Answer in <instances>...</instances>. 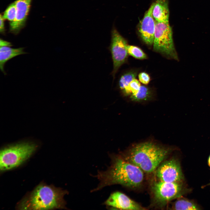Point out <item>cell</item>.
<instances>
[{
	"label": "cell",
	"mask_w": 210,
	"mask_h": 210,
	"mask_svg": "<svg viewBox=\"0 0 210 210\" xmlns=\"http://www.w3.org/2000/svg\"><path fill=\"white\" fill-rule=\"evenodd\" d=\"M109 156L110 166L105 171H98L94 176L99 182L91 192L116 184L132 188L140 187L144 179V172L140 168L126 160L120 154H110Z\"/></svg>",
	"instance_id": "6da1fadb"
},
{
	"label": "cell",
	"mask_w": 210,
	"mask_h": 210,
	"mask_svg": "<svg viewBox=\"0 0 210 210\" xmlns=\"http://www.w3.org/2000/svg\"><path fill=\"white\" fill-rule=\"evenodd\" d=\"M172 149L152 142L138 144L126 153H120L126 160L137 166L144 172H155L167 158Z\"/></svg>",
	"instance_id": "7a4b0ae2"
},
{
	"label": "cell",
	"mask_w": 210,
	"mask_h": 210,
	"mask_svg": "<svg viewBox=\"0 0 210 210\" xmlns=\"http://www.w3.org/2000/svg\"><path fill=\"white\" fill-rule=\"evenodd\" d=\"M68 193L61 188L41 183L21 200L17 207L24 210L66 209L64 197Z\"/></svg>",
	"instance_id": "3957f363"
},
{
	"label": "cell",
	"mask_w": 210,
	"mask_h": 210,
	"mask_svg": "<svg viewBox=\"0 0 210 210\" xmlns=\"http://www.w3.org/2000/svg\"><path fill=\"white\" fill-rule=\"evenodd\" d=\"M37 147L35 144L23 142L3 148L0 153V171L8 170L19 166L31 156Z\"/></svg>",
	"instance_id": "277c9868"
},
{
	"label": "cell",
	"mask_w": 210,
	"mask_h": 210,
	"mask_svg": "<svg viewBox=\"0 0 210 210\" xmlns=\"http://www.w3.org/2000/svg\"><path fill=\"white\" fill-rule=\"evenodd\" d=\"M153 45L154 51L168 59L179 60L174 43L172 28L169 22L156 21Z\"/></svg>",
	"instance_id": "5b68a950"
},
{
	"label": "cell",
	"mask_w": 210,
	"mask_h": 210,
	"mask_svg": "<svg viewBox=\"0 0 210 210\" xmlns=\"http://www.w3.org/2000/svg\"><path fill=\"white\" fill-rule=\"evenodd\" d=\"M151 189L155 202L160 204L180 197L187 192L183 182H167L158 180L153 183Z\"/></svg>",
	"instance_id": "8992f818"
},
{
	"label": "cell",
	"mask_w": 210,
	"mask_h": 210,
	"mask_svg": "<svg viewBox=\"0 0 210 210\" xmlns=\"http://www.w3.org/2000/svg\"><path fill=\"white\" fill-rule=\"evenodd\" d=\"M127 40L114 27L111 31V41L109 49L113 63L111 74L113 79L120 66L126 61L128 53Z\"/></svg>",
	"instance_id": "52a82bcc"
},
{
	"label": "cell",
	"mask_w": 210,
	"mask_h": 210,
	"mask_svg": "<svg viewBox=\"0 0 210 210\" xmlns=\"http://www.w3.org/2000/svg\"><path fill=\"white\" fill-rule=\"evenodd\" d=\"M158 180L171 182H182L184 177L179 161L172 158L162 162L155 171Z\"/></svg>",
	"instance_id": "ba28073f"
},
{
	"label": "cell",
	"mask_w": 210,
	"mask_h": 210,
	"mask_svg": "<svg viewBox=\"0 0 210 210\" xmlns=\"http://www.w3.org/2000/svg\"><path fill=\"white\" fill-rule=\"evenodd\" d=\"M153 3L145 12L138 27V32L143 41L147 45H153L156 21L153 15Z\"/></svg>",
	"instance_id": "9c48e42d"
},
{
	"label": "cell",
	"mask_w": 210,
	"mask_h": 210,
	"mask_svg": "<svg viewBox=\"0 0 210 210\" xmlns=\"http://www.w3.org/2000/svg\"><path fill=\"white\" fill-rule=\"evenodd\" d=\"M104 204L116 209L141 210L144 209L137 203L133 200L123 193L116 191L112 193Z\"/></svg>",
	"instance_id": "30bf717a"
},
{
	"label": "cell",
	"mask_w": 210,
	"mask_h": 210,
	"mask_svg": "<svg viewBox=\"0 0 210 210\" xmlns=\"http://www.w3.org/2000/svg\"><path fill=\"white\" fill-rule=\"evenodd\" d=\"M32 0H16L14 2L16 8L15 20L10 23V31L18 34L24 27L29 10Z\"/></svg>",
	"instance_id": "8fae6325"
},
{
	"label": "cell",
	"mask_w": 210,
	"mask_h": 210,
	"mask_svg": "<svg viewBox=\"0 0 210 210\" xmlns=\"http://www.w3.org/2000/svg\"><path fill=\"white\" fill-rule=\"evenodd\" d=\"M153 3V15L155 21L169 22V12L168 0H155Z\"/></svg>",
	"instance_id": "7c38bea8"
},
{
	"label": "cell",
	"mask_w": 210,
	"mask_h": 210,
	"mask_svg": "<svg viewBox=\"0 0 210 210\" xmlns=\"http://www.w3.org/2000/svg\"><path fill=\"white\" fill-rule=\"evenodd\" d=\"M24 48H14L8 46H1L0 48V67L1 71L6 74L4 68L6 62L13 58L20 55L25 54Z\"/></svg>",
	"instance_id": "4fadbf2b"
},
{
	"label": "cell",
	"mask_w": 210,
	"mask_h": 210,
	"mask_svg": "<svg viewBox=\"0 0 210 210\" xmlns=\"http://www.w3.org/2000/svg\"><path fill=\"white\" fill-rule=\"evenodd\" d=\"M173 203L172 209L175 210H198L200 207L193 202L186 198H181Z\"/></svg>",
	"instance_id": "5bb4252c"
},
{
	"label": "cell",
	"mask_w": 210,
	"mask_h": 210,
	"mask_svg": "<svg viewBox=\"0 0 210 210\" xmlns=\"http://www.w3.org/2000/svg\"><path fill=\"white\" fill-rule=\"evenodd\" d=\"M137 75V72L132 71L124 74L120 77L118 85L122 92L128 87L131 81L135 79Z\"/></svg>",
	"instance_id": "9a60e30c"
},
{
	"label": "cell",
	"mask_w": 210,
	"mask_h": 210,
	"mask_svg": "<svg viewBox=\"0 0 210 210\" xmlns=\"http://www.w3.org/2000/svg\"><path fill=\"white\" fill-rule=\"evenodd\" d=\"M151 94V91L149 88L144 85H141L136 93L131 95V98L134 100H142L148 98Z\"/></svg>",
	"instance_id": "2e32d148"
},
{
	"label": "cell",
	"mask_w": 210,
	"mask_h": 210,
	"mask_svg": "<svg viewBox=\"0 0 210 210\" xmlns=\"http://www.w3.org/2000/svg\"><path fill=\"white\" fill-rule=\"evenodd\" d=\"M127 51L129 54L136 58L140 60L147 58L146 54L138 47L128 45Z\"/></svg>",
	"instance_id": "e0dca14e"
},
{
	"label": "cell",
	"mask_w": 210,
	"mask_h": 210,
	"mask_svg": "<svg viewBox=\"0 0 210 210\" xmlns=\"http://www.w3.org/2000/svg\"><path fill=\"white\" fill-rule=\"evenodd\" d=\"M16 15V8L15 2L10 4L5 11L2 17L4 20H7L10 23L15 20Z\"/></svg>",
	"instance_id": "ac0fdd59"
},
{
	"label": "cell",
	"mask_w": 210,
	"mask_h": 210,
	"mask_svg": "<svg viewBox=\"0 0 210 210\" xmlns=\"http://www.w3.org/2000/svg\"><path fill=\"white\" fill-rule=\"evenodd\" d=\"M141 86L139 81L135 79L131 82L128 87L122 92L126 95L131 94V95H134L137 92Z\"/></svg>",
	"instance_id": "d6986e66"
},
{
	"label": "cell",
	"mask_w": 210,
	"mask_h": 210,
	"mask_svg": "<svg viewBox=\"0 0 210 210\" xmlns=\"http://www.w3.org/2000/svg\"><path fill=\"white\" fill-rule=\"evenodd\" d=\"M138 77L140 82L145 85L148 84L150 81V78L149 76L145 72H142L139 73Z\"/></svg>",
	"instance_id": "ffe728a7"
},
{
	"label": "cell",
	"mask_w": 210,
	"mask_h": 210,
	"mask_svg": "<svg viewBox=\"0 0 210 210\" xmlns=\"http://www.w3.org/2000/svg\"><path fill=\"white\" fill-rule=\"evenodd\" d=\"M4 20L2 15H1L0 18V32L2 34L4 33L5 31Z\"/></svg>",
	"instance_id": "44dd1931"
},
{
	"label": "cell",
	"mask_w": 210,
	"mask_h": 210,
	"mask_svg": "<svg viewBox=\"0 0 210 210\" xmlns=\"http://www.w3.org/2000/svg\"><path fill=\"white\" fill-rule=\"evenodd\" d=\"M0 47L1 46H8L10 47L12 46L11 43L9 42L4 40L1 39L0 41Z\"/></svg>",
	"instance_id": "7402d4cb"
},
{
	"label": "cell",
	"mask_w": 210,
	"mask_h": 210,
	"mask_svg": "<svg viewBox=\"0 0 210 210\" xmlns=\"http://www.w3.org/2000/svg\"><path fill=\"white\" fill-rule=\"evenodd\" d=\"M208 164L209 166L210 167V155L208 160Z\"/></svg>",
	"instance_id": "603a6c76"
},
{
	"label": "cell",
	"mask_w": 210,
	"mask_h": 210,
	"mask_svg": "<svg viewBox=\"0 0 210 210\" xmlns=\"http://www.w3.org/2000/svg\"><path fill=\"white\" fill-rule=\"evenodd\" d=\"M209 185H210V183Z\"/></svg>",
	"instance_id": "cb8c5ba5"
}]
</instances>
